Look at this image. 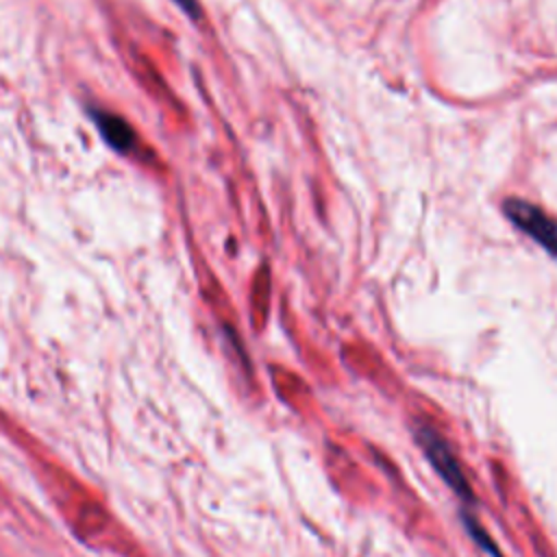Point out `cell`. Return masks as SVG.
Wrapping results in <instances>:
<instances>
[{
  "mask_svg": "<svg viewBox=\"0 0 557 557\" xmlns=\"http://www.w3.org/2000/svg\"><path fill=\"white\" fill-rule=\"evenodd\" d=\"M91 117L102 135V139L117 152H131L135 146H137V135L135 131L131 128V124L120 117V115H113L109 111H98V109H91Z\"/></svg>",
  "mask_w": 557,
  "mask_h": 557,
  "instance_id": "3",
  "label": "cell"
},
{
  "mask_svg": "<svg viewBox=\"0 0 557 557\" xmlns=\"http://www.w3.org/2000/svg\"><path fill=\"white\" fill-rule=\"evenodd\" d=\"M503 213L507 220L527 233L533 242H537L548 255L557 259V220L544 213L540 207L522 200V198H507L503 202Z\"/></svg>",
  "mask_w": 557,
  "mask_h": 557,
  "instance_id": "2",
  "label": "cell"
},
{
  "mask_svg": "<svg viewBox=\"0 0 557 557\" xmlns=\"http://www.w3.org/2000/svg\"><path fill=\"white\" fill-rule=\"evenodd\" d=\"M181 11H185L189 17H194V20H198L200 17V7H198V2L196 0H172Z\"/></svg>",
  "mask_w": 557,
  "mask_h": 557,
  "instance_id": "5",
  "label": "cell"
},
{
  "mask_svg": "<svg viewBox=\"0 0 557 557\" xmlns=\"http://www.w3.org/2000/svg\"><path fill=\"white\" fill-rule=\"evenodd\" d=\"M418 442L426 455V459L431 461V466L437 470V474L446 481V485L461 498L472 503L474 494L470 490V483L457 461V457L453 455L450 446L431 429V426H420L418 429Z\"/></svg>",
  "mask_w": 557,
  "mask_h": 557,
  "instance_id": "1",
  "label": "cell"
},
{
  "mask_svg": "<svg viewBox=\"0 0 557 557\" xmlns=\"http://www.w3.org/2000/svg\"><path fill=\"white\" fill-rule=\"evenodd\" d=\"M463 520H466V527H468V531L472 533V537H474V540H476V542H479V544H481V546H483V548H485L490 555L498 557V548H496V546L490 542V537H487V535L481 531V527H479V524H476V522H474L470 516H463Z\"/></svg>",
  "mask_w": 557,
  "mask_h": 557,
  "instance_id": "4",
  "label": "cell"
}]
</instances>
